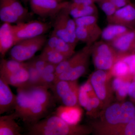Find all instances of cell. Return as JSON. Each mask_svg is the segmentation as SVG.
Returning <instances> with one entry per match:
<instances>
[{
	"label": "cell",
	"mask_w": 135,
	"mask_h": 135,
	"mask_svg": "<svg viewBox=\"0 0 135 135\" xmlns=\"http://www.w3.org/2000/svg\"><path fill=\"white\" fill-rule=\"evenodd\" d=\"M28 131L29 135H82L90 131L86 126L70 125L55 114L29 125Z\"/></svg>",
	"instance_id": "obj_1"
},
{
	"label": "cell",
	"mask_w": 135,
	"mask_h": 135,
	"mask_svg": "<svg viewBox=\"0 0 135 135\" xmlns=\"http://www.w3.org/2000/svg\"><path fill=\"white\" fill-rule=\"evenodd\" d=\"M31 101L27 116L24 122L34 124L48 114L55 101L48 89L40 86H29Z\"/></svg>",
	"instance_id": "obj_2"
},
{
	"label": "cell",
	"mask_w": 135,
	"mask_h": 135,
	"mask_svg": "<svg viewBox=\"0 0 135 135\" xmlns=\"http://www.w3.org/2000/svg\"><path fill=\"white\" fill-rule=\"evenodd\" d=\"M44 35L21 41L15 44L10 50L11 59L23 62L31 59L47 42Z\"/></svg>",
	"instance_id": "obj_3"
},
{
	"label": "cell",
	"mask_w": 135,
	"mask_h": 135,
	"mask_svg": "<svg viewBox=\"0 0 135 135\" xmlns=\"http://www.w3.org/2000/svg\"><path fill=\"white\" fill-rule=\"evenodd\" d=\"M79 88L77 80H57L50 89L55 101L62 105L73 106L79 105L78 99Z\"/></svg>",
	"instance_id": "obj_4"
},
{
	"label": "cell",
	"mask_w": 135,
	"mask_h": 135,
	"mask_svg": "<svg viewBox=\"0 0 135 135\" xmlns=\"http://www.w3.org/2000/svg\"><path fill=\"white\" fill-rule=\"evenodd\" d=\"M52 24L32 20L11 25L15 44L21 41L43 35L51 28Z\"/></svg>",
	"instance_id": "obj_5"
},
{
	"label": "cell",
	"mask_w": 135,
	"mask_h": 135,
	"mask_svg": "<svg viewBox=\"0 0 135 135\" xmlns=\"http://www.w3.org/2000/svg\"><path fill=\"white\" fill-rule=\"evenodd\" d=\"M93 62L97 70H111L118 60L119 54L109 43L104 41L97 42L92 48Z\"/></svg>",
	"instance_id": "obj_6"
},
{
	"label": "cell",
	"mask_w": 135,
	"mask_h": 135,
	"mask_svg": "<svg viewBox=\"0 0 135 135\" xmlns=\"http://www.w3.org/2000/svg\"><path fill=\"white\" fill-rule=\"evenodd\" d=\"M70 2L58 0H29L31 9L34 14L43 18H54L61 10L67 7Z\"/></svg>",
	"instance_id": "obj_7"
},
{
	"label": "cell",
	"mask_w": 135,
	"mask_h": 135,
	"mask_svg": "<svg viewBox=\"0 0 135 135\" xmlns=\"http://www.w3.org/2000/svg\"><path fill=\"white\" fill-rule=\"evenodd\" d=\"M107 20L110 24L121 25L130 29H135V4L131 2L123 7L118 9Z\"/></svg>",
	"instance_id": "obj_8"
},
{
	"label": "cell",
	"mask_w": 135,
	"mask_h": 135,
	"mask_svg": "<svg viewBox=\"0 0 135 135\" xmlns=\"http://www.w3.org/2000/svg\"><path fill=\"white\" fill-rule=\"evenodd\" d=\"M108 78L106 71L97 70L92 74L89 80L95 94L104 103L107 101L110 96Z\"/></svg>",
	"instance_id": "obj_9"
},
{
	"label": "cell",
	"mask_w": 135,
	"mask_h": 135,
	"mask_svg": "<svg viewBox=\"0 0 135 135\" xmlns=\"http://www.w3.org/2000/svg\"><path fill=\"white\" fill-rule=\"evenodd\" d=\"M119 55L135 51V28L119 36L110 43Z\"/></svg>",
	"instance_id": "obj_10"
},
{
	"label": "cell",
	"mask_w": 135,
	"mask_h": 135,
	"mask_svg": "<svg viewBox=\"0 0 135 135\" xmlns=\"http://www.w3.org/2000/svg\"><path fill=\"white\" fill-rule=\"evenodd\" d=\"M17 99L15 112L16 118L25 122L29 111L31 101L30 89L28 86L17 88Z\"/></svg>",
	"instance_id": "obj_11"
},
{
	"label": "cell",
	"mask_w": 135,
	"mask_h": 135,
	"mask_svg": "<svg viewBox=\"0 0 135 135\" xmlns=\"http://www.w3.org/2000/svg\"><path fill=\"white\" fill-rule=\"evenodd\" d=\"M9 84L0 78V114L15 110L17 96L13 94Z\"/></svg>",
	"instance_id": "obj_12"
},
{
	"label": "cell",
	"mask_w": 135,
	"mask_h": 135,
	"mask_svg": "<svg viewBox=\"0 0 135 135\" xmlns=\"http://www.w3.org/2000/svg\"><path fill=\"white\" fill-rule=\"evenodd\" d=\"M54 114L70 125H77L81 119L83 111L79 105L73 106L61 105L56 108Z\"/></svg>",
	"instance_id": "obj_13"
},
{
	"label": "cell",
	"mask_w": 135,
	"mask_h": 135,
	"mask_svg": "<svg viewBox=\"0 0 135 135\" xmlns=\"http://www.w3.org/2000/svg\"><path fill=\"white\" fill-rule=\"evenodd\" d=\"M15 45L11 24L3 23L0 27V54L2 58Z\"/></svg>",
	"instance_id": "obj_14"
},
{
	"label": "cell",
	"mask_w": 135,
	"mask_h": 135,
	"mask_svg": "<svg viewBox=\"0 0 135 135\" xmlns=\"http://www.w3.org/2000/svg\"><path fill=\"white\" fill-rule=\"evenodd\" d=\"M89 56L81 60L67 71L56 77V80H77L86 71L88 65Z\"/></svg>",
	"instance_id": "obj_15"
},
{
	"label": "cell",
	"mask_w": 135,
	"mask_h": 135,
	"mask_svg": "<svg viewBox=\"0 0 135 135\" xmlns=\"http://www.w3.org/2000/svg\"><path fill=\"white\" fill-rule=\"evenodd\" d=\"M0 78L9 85L17 88L26 86L29 79V74L25 64L16 71L1 75Z\"/></svg>",
	"instance_id": "obj_16"
},
{
	"label": "cell",
	"mask_w": 135,
	"mask_h": 135,
	"mask_svg": "<svg viewBox=\"0 0 135 135\" xmlns=\"http://www.w3.org/2000/svg\"><path fill=\"white\" fill-rule=\"evenodd\" d=\"M14 113L0 117V135H21L22 128Z\"/></svg>",
	"instance_id": "obj_17"
},
{
	"label": "cell",
	"mask_w": 135,
	"mask_h": 135,
	"mask_svg": "<svg viewBox=\"0 0 135 135\" xmlns=\"http://www.w3.org/2000/svg\"><path fill=\"white\" fill-rule=\"evenodd\" d=\"M104 117L107 123L111 127L123 126L121 104L116 103L107 107L105 112Z\"/></svg>",
	"instance_id": "obj_18"
},
{
	"label": "cell",
	"mask_w": 135,
	"mask_h": 135,
	"mask_svg": "<svg viewBox=\"0 0 135 135\" xmlns=\"http://www.w3.org/2000/svg\"><path fill=\"white\" fill-rule=\"evenodd\" d=\"M102 30L100 27L89 28L83 26H77L76 37L79 41H82L87 45H91L101 36Z\"/></svg>",
	"instance_id": "obj_19"
},
{
	"label": "cell",
	"mask_w": 135,
	"mask_h": 135,
	"mask_svg": "<svg viewBox=\"0 0 135 135\" xmlns=\"http://www.w3.org/2000/svg\"><path fill=\"white\" fill-rule=\"evenodd\" d=\"M46 46L70 57L75 53V48L62 39L51 33Z\"/></svg>",
	"instance_id": "obj_20"
},
{
	"label": "cell",
	"mask_w": 135,
	"mask_h": 135,
	"mask_svg": "<svg viewBox=\"0 0 135 135\" xmlns=\"http://www.w3.org/2000/svg\"><path fill=\"white\" fill-rule=\"evenodd\" d=\"M66 8L61 10L57 15L60 17L65 28L69 35L70 44L75 48L79 41L76 35L77 25L74 19L71 18Z\"/></svg>",
	"instance_id": "obj_21"
},
{
	"label": "cell",
	"mask_w": 135,
	"mask_h": 135,
	"mask_svg": "<svg viewBox=\"0 0 135 135\" xmlns=\"http://www.w3.org/2000/svg\"><path fill=\"white\" fill-rule=\"evenodd\" d=\"M68 12L73 19L91 15L97 16V10L95 4L84 5L70 2L67 7Z\"/></svg>",
	"instance_id": "obj_22"
},
{
	"label": "cell",
	"mask_w": 135,
	"mask_h": 135,
	"mask_svg": "<svg viewBox=\"0 0 135 135\" xmlns=\"http://www.w3.org/2000/svg\"><path fill=\"white\" fill-rule=\"evenodd\" d=\"M131 29H132L121 25L110 24L102 31L101 38L104 41L110 44Z\"/></svg>",
	"instance_id": "obj_23"
},
{
	"label": "cell",
	"mask_w": 135,
	"mask_h": 135,
	"mask_svg": "<svg viewBox=\"0 0 135 135\" xmlns=\"http://www.w3.org/2000/svg\"><path fill=\"white\" fill-rule=\"evenodd\" d=\"M0 18L4 23H15L22 22L15 14L6 0H0Z\"/></svg>",
	"instance_id": "obj_24"
},
{
	"label": "cell",
	"mask_w": 135,
	"mask_h": 135,
	"mask_svg": "<svg viewBox=\"0 0 135 135\" xmlns=\"http://www.w3.org/2000/svg\"><path fill=\"white\" fill-rule=\"evenodd\" d=\"M57 65L47 63L41 77L39 86L49 89L56 80L55 71Z\"/></svg>",
	"instance_id": "obj_25"
},
{
	"label": "cell",
	"mask_w": 135,
	"mask_h": 135,
	"mask_svg": "<svg viewBox=\"0 0 135 135\" xmlns=\"http://www.w3.org/2000/svg\"><path fill=\"white\" fill-rule=\"evenodd\" d=\"M45 46L39 56L47 62L58 65L64 60L69 58L64 54Z\"/></svg>",
	"instance_id": "obj_26"
},
{
	"label": "cell",
	"mask_w": 135,
	"mask_h": 135,
	"mask_svg": "<svg viewBox=\"0 0 135 135\" xmlns=\"http://www.w3.org/2000/svg\"><path fill=\"white\" fill-rule=\"evenodd\" d=\"M93 87L89 80L80 86L79 92V103L85 109L90 97L95 95Z\"/></svg>",
	"instance_id": "obj_27"
},
{
	"label": "cell",
	"mask_w": 135,
	"mask_h": 135,
	"mask_svg": "<svg viewBox=\"0 0 135 135\" xmlns=\"http://www.w3.org/2000/svg\"><path fill=\"white\" fill-rule=\"evenodd\" d=\"M25 62H21L11 59L2 58L0 62V76L11 73L24 66Z\"/></svg>",
	"instance_id": "obj_28"
},
{
	"label": "cell",
	"mask_w": 135,
	"mask_h": 135,
	"mask_svg": "<svg viewBox=\"0 0 135 135\" xmlns=\"http://www.w3.org/2000/svg\"><path fill=\"white\" fill-rule=\"evenodd\" d=\"M10 7L22 22H25L31 15L19 0H6Z\"/></svg>",
	"instance_id": "obj_29"
},
{
	"label": "cell",
	"mask_w": 135,
	"mask_h": 135,
	"mask_svg": "<svg viewBox=\"0 0 135 135\" xmlns=\"http://www.w3.org/2000/svg\"><path fill=\"white\" fill-rule=\"evenodd\" d=\"M54 19V22L52 24L53 29L51 33L70 44L69 35L65 28L60 17L57 14Z\"/></svg>",
	"instance_id": "obj_30"
},
{
	"label": "cell",
	"mask_w": 135,
	"mask_h": 135,
	"mask_svg": "<svg viewBox=\"0 0 135 135\" xmlns=\"http://www.w3.org/2000/svg\"><path fill=\"white\" fill-rule=\"evenodd\" d=\"M112 75L115 77L127 78L131 75L128 65L123 60L118 59L110 70Z\"/></svg>",
	"instance_id": "obj_31"
},
{
	"label": "cell",
	"mask_w": 135,
	"mask_h": 135,
	"mask_svg": "<svg viewBox=\"0 0 135 135\" xmlns=\"http://www.w3.org/2000/svg\"><path fill=\"white\" fill-rule=\"evenodd\" d=\"M29 74V79L26 86H39L41 77L38 72L35 68L31 61L25 62Z\"/></svg>",
	"instance_id": "obj_32"
},
{
	"label": "cell",
	"mask_w": 135,
	"mask_h": 135,
	"mask_svg": "<svg viewBox=\"0 0 135 135\" xmlns=\"http://www.w3.org/2000/svg\"><path fill=\"white\" fill-rule=\"evenodd\" d=\"M98 3L101 9L106 15L107 18L112 17L118 9L111 0H101Z\"/></svg>",
	"instance_id": "obj_33"
},
{
	"label": "cell",
	"mask_w": 135,
	"mask_h": 135,
	"mask_svg": "<svg viewBox=\"0 0 135 135\" xmlns=\"http://www.w3.org/2000/svg\"><path fill=\"white\" fill-rule=\"evenodd\" d=\"M76 25L90 27L95 26L97 24V17L96 15H91L74 19Z\"/></svg>",
	"instance_id": "obj_34"
},
{
	"label": "cell",
	"mask_w": 135,
	"mask_h": 135,
	"mask_svg": "<svg viewBox=\"0 0 135 135\" xmlns=\"http://www.w3.org/2000/svg\"><path fill=\"white\" fill-rule=\"evenodd\" d=\"M118 59L123 60L129 67V72L131 75L135 74V53L126 54L119 56Z\"/></svg>",
	"instance_id": "obj_35"
},
{
	"label": "cell",
	"mask_w": 135,
	"mask_h": 135,
	"mask_svg": "<svg viewBox=\"0 0 135 135\" xmlns=\"http://www.w3.org/2000/svg\"><path fill=\"white\" fill-rule=\"evenodd\" d=\"M30 61L38 72L40 77H41L44 68L47 62L40 57L39 56L33 59Z\"/></svg>",
	"instance_id": "obj_36"
},
{
	"label": "cell",
	"mask_w": 135,
	"mask_h": 135,
	"mask_svg": "<svg viewBox=\"0 0 135 135\" xmlns=\"http://www.w3.org/2000/svg\"><path fill=\"white\" fill-rule=\"evenodd\" d=\"M101 104V101L95 94L91 96L90 98L86 108L88 113H91L93 110L96 109Z\"/></svg>",
	"instance_id": "obj_37"
},
{
	"label": "cell",
	"mask_w": 135,
	"mask_h": 135,
	"mask_svg": "<svg viewBox=\"0 0 135 135\" xmlns=\"http://www.w3.org/2000/svg\"><path fill=\"white\" fill-rule=\"evenodd\" d=\"M131 83L130 81L129 80H128V79L125 80L123 84L116 92L119 98L121 99H123L128 94L129 89Z\"/></svg>",
	"instance_id": "obj_38"
},
{
	"label": "cell",
	"mask_w": 135,
	"mask_h": 135,
	"mask_svg": "<svg viewBox=\"0 0 135 135\" xmlns=\"http://www.w3.org/2000/svg\"><path fill=\"white\" fill-rule=\"evenodd\" d=\"M122 126V134L135 135V120Z\"/></svg>",
	"instance_id": "obj_39"
},
{
	"label": "cell",
	"mask_w": 135,
	"mask_h": 135,
	"mask_svg": "<svg viewBox=\"0 0 135 135\" xmlns=\"http://www.w3.org/2000/svg\"><path fill=\"white\" fill-rule=\"evenodd\" d=\"M128 78H122V77H116L114 79L112 84L113 89L117 92L123 84L125 80Z\"/></svg>",
	"instance_id": "obj_40"
},
{
	"label": "cell",
	"mask_w": 135,
	"mask_h": 135,
	"mask_svg": "<svg viewBox=\"0 0 135 135\" xmlns=\"http://www.w3.org/2000/svg\"><path fill=\"white\" fill-rule=\"evenodd\" d=\"M117 9L120 8L131 3V0H111Z\"/></svg>",
	"instance_id": "obj_41"
},
{
	"label": "cell",
	"mask_w": 135,
	"mask_h": 135,
	"mask_svg": "<svg viewBox=\"0 0 135 135\" xmlns=\"http://www.w3.org/2000/svg\"><path fill=\"white\" fill-rule=\"evenodd\" d=\"M72 2L78 4L84 5H90L94 4L93 0H72Z\"/></svg>",
	"instance_id": "obj_42"
},
{
	"label": "cell",
	"mask_w": 135,
	"mask_h": 135,
	"mask_svg": "<svg viewBox=\"0 0 135 135\" xmlns=\"http://www.w3.org/2000/svg\"><path fill=\"white\" fill-rule=\"evenodd\" d=\"M128 95L131 98L135 100V81L131 83Z\"/></svg>",
	"instance_id": "obj_43"
},
{
	"label": "cell",
	"mask_w": 135,
	"mask_h": 135,
	"mask_svg": "<svg viewBox=\"0 0 135 135\" xmlns=\"http://www.w3.org/2000/svg\"><path fill=\"white\" fill-rule=\"evenodd\" d=\"M21 1L25 5H26L27 3H29V0H21ZM58 1L60 2H63V0H58Z\"/></svg>",
	"instance_id": "obj_44"
},
{
	"label": "cell",
	"mask_w": 135,
	"mask_h": 135,
	"mask_svg": "<svg viewBox=\"0 0 135 135\" xmlns=\"http://www.w3.org/2000/svg\"><path fill=\"white\" fill-rule=\"evenodd\" d=\"M94 2H98L100 1H101V0H93Z\"/></svg>",
	"instance_id": "obj_45"
},
{
	"label": "cell",
	"mask_w": 135,
	"mask_h": 135,
	"mask_svg": "<svg viewBox=\"0 0 135 135\" xmlns=\"http://www.w3.org/2000/svg\"><path fill=\"white\" fill-rule=\"evenodd\" d=\"M134 75V79H135V74Z\"/></svg>",
	"instance_id": "obj_46"
}]
</instances>
